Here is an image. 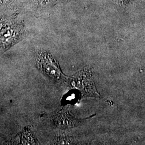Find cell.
<instances>
[{"label": "cell", "instance_id": "obj_1", "mask_svg": "<svg viewBox=\"0 0 145 145\" xmlns=\"http://www.w3.org/2000/svg\"><path fill=\"white\" fill-rule=\"evenodd\" d=\"M38 62L42 70L50 77L57 80L60 79L61 77V72L59 66L53 59L48 56H42L39 57Z\"/></svg>", "mask_w": 145, "mask_h": 145}, {"label": "cell", "instance_id": "obj_3", "mask_svg": "<svg viewBox=\"0 0 145 145\" xmlns=\"http://www.w3.org/2000/svg\"><path fill=\"white\" fill-rule=\"evenodd\" d=\"M12 35V31L10 29L7 28L0 32V39L1 40L7 42L10 39Z\"/></svg>", "mask_w": 145, "mask_h": 145}, {"label": "cell", "instance_id": "obj_4", "mask_svg": "<svg viewBox=\"0 0 145 145\" xmlns=\"http://www.w3.org/2000/svg\"><path fill=\"white\" fill-rule=\"evenodd\" d=\"M120 1H121L123 2H126V1H130V0H120Z\"/></svg>", "mask_w": 145, "mask_h": 145}, {"label": "cell", "instance_id": "obj_2", "mask_svg": "<svg viewBox=\"0 0 145 145\" xmlns=\"http://www.w3.org/2000/svg\"><path fill=\"white\" fill-rule=\"evenodd\" d=\"M81 95L76 90H72L65 95L62 99V103L72 104L76 103L79 99L81 98Z\"/></svg>", "mask_w": 145, "mask_h": 145}]
</instances>
